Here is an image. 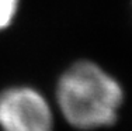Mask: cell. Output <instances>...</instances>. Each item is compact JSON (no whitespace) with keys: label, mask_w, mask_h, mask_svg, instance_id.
Returning a JSON list of instances; mask_svg holds the SVG:
<instances>
[{"label":"cell","mask_w":132,"mask_h":131,"mask_svg":"<svg viewBox=\"0 0 132 131\" xmlns=\"http://www.w3.org/2000/svg\"><path fill=\"white\" fill-rule=\"evenodd\" d=\"M58 104L70 126L96 130L115 123L124 92L111 75L93 62H77L61 76Z\"/></svg>","instance_id":"obj_1"},{"label":"cell","mask_w":132,"mask_h":131,"mask_svg":"<svg viewBox=\"0 0 132 131\" xmlns=\"http://www.w3.org/2000/svg\"><path fill=\"white\" fill-rule=\"evenodd\" d=\"M3 131H52V111L46 100L30 87H11L0 95Z\"/></svg>","instance_id":"obj_2"},{"label":"cell","mask_w":132,"mask_h":131,"mask_svg":"<svg viewBox=\"0 0 132 131\" xmlns=\"http://www.w3.org/2000/svg\"><path fill=\"white\" fill-rule=\"evenodd\" d=\"M18 7V0H0V30L11 24Z\"/></svg>","instance_id":"obj_3"}]
</instances>
